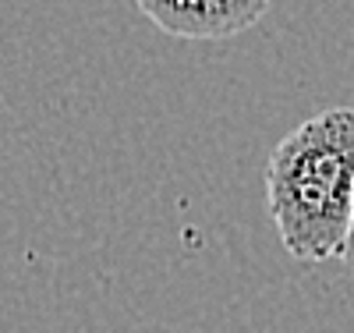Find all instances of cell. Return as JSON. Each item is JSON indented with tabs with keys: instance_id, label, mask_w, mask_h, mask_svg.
Returning <instances> with one entry per match:
<instances>
[{
	"instance_id": "obj_1",
	"label": "cell",
	"mask_w": 354,
	"mask_h": 333,
	"mask_svg": "<svg viewBox=\"0 0 354 333\" xmlns=\"http://www.w3.org/2000/svg\"><path fill=\"white\" fill-rule=\"evenodd\" d=\"M354 202V107H330L277 142L266 206L290 259H340Z\"/></svg>"
},
{
	"instance_id": "obj_2",
	"label": "cell",
	"mask_w": 354,
	"mask_h": 333,
	"mask_svg": "<svg viewBox=\"0 0 354 333\" xmlns=\"http://www.w3.org/2000/svg\"><path fill=\"white\" fill-rule=\"evenodd\" d=\"M156 28L177 39H230L248 33L273 0H135Z\"/></svg>"
},
{
	"instance_id": "obj_3",
	"label": "cell",
	"mask_w": 354,
	"mask_h": 333,
	"mask_svg": "<svg viewBox=\"0 0 354 333\" xmlns=\"http://www.w3.org/2000/svg\"><path fill=\"white\" fill-rule=\"evenodd\" d=\"M344 266L354 273V202H351V224H347V237H344V249H340Z\"/></svg>"
}]
</instances>
